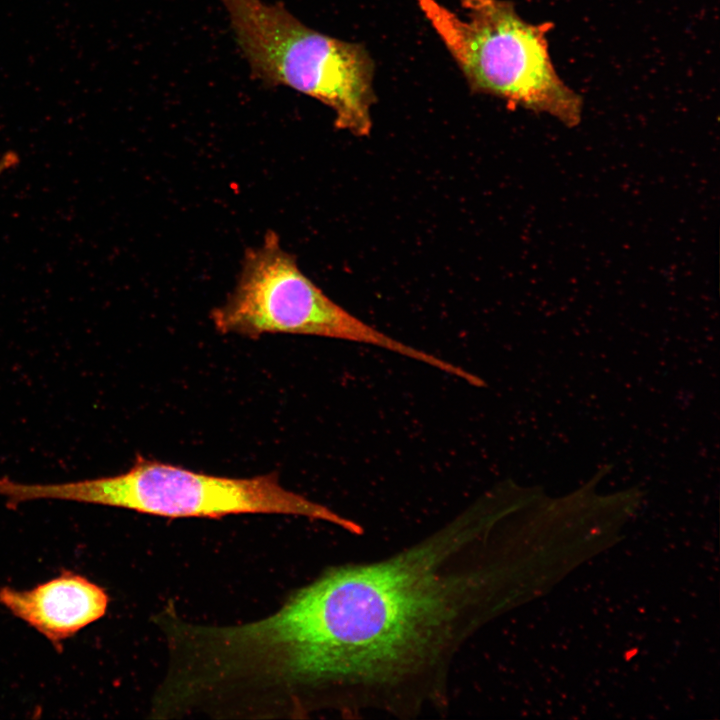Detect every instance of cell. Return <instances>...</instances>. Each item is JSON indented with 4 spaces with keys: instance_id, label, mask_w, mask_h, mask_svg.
I'll use <instances>...</instances> for the list:
<instances>
[{
    "instance_id": "6da1fadb",
    "label": "cell",
    "mask_w": 720,
    "mask_h": 720,
    "mask_svg": "<svg viewBox=\"0 0 720 720\" xmlns=\"http://www.w3.org/2000/svg\"><path fill=\"white\" fill-rule=\"evenodd\" d=\"M501 517L476 503L389 557L297 589L251 625L265 682L301 717L445 709L456 655L515 596Z\"/></svg>"
},
{
    "instance_id": "7a4b0ae2",
    "label": "cell",
    "mask_w": 720,
    "mask_h": 720,
    "mask_svg": "<svg viewBox=\"0 0 720 720\" xmlns=\"http://www.w3.org/2000/svg\"><path fill=\"white\" fill-rule=\"evenodd\" d=\"M10 501L54 499L124 508L168 518L280 514L322 520L361 535L363 528L329 507L286 489L277 473L234 478L196 472L137 455L117 475L52 484L11 481Z\"/></svg>"
},
{
    "instance_id": "3957f363",
    "label": "cell",
    "mask_w": 720,
    "mask_h": 720,
    "mask_svg": "<svg viewBox=\"0 0 720 720\" xmlns=\"http://www.w3.org/2000/svg\"><path fill=\"white\" fill-rule=\"evenodd\" d=\"M472 92L511 108L547 113L576 126L583 100L559 77L549 54L550 22L525 21L507 0H461L462 19L437 0H415Z\"/></svg>"
},
{
    "instance_id": "277c9868",
    "label": "cell",
    "mask_w": 720,
    "mask_h": 720,
    "mask_svg": "<svg viewBox=\"0 0 720 720\" xmlns=\"http://www.w3.org/2000/svg\"><path fill=\"white\" fill-rule=\"evenodd\" d=\"M221 2L256 79L267 88L286 86L327 105L338 129L369 134L375 65L362 44L309 28L280 2Z\"/></svg>"
},
{
    "instance_id": "5b68a950",
    "label": "cell",
    "mask_w": 720,
    "mask_h": 720,
    "mask_svg": "<svg viewBox=\"0 0 720 720\" xmlns=\"http://www.w3.org/2000/svg\"><path fill=\"white\" fill-rule=\"evenodd\" d=\"M210 318L223 334L333 338L386 349L448 374L455 371L453 363L398 341L330 299L302 273L274 231H268L258 247L247 249L234 291Z\"/></svg>"
},
{
    "instance_id": "8992f818",
    "label": "cell",
    "mask_w": 720,
    "mask_h": 720,
    "mask_svg": "<svg viewBox=\"0 0 720 720\" xmlns=\"http://www.w3.org/2000/svg\"><path fill=\"white\" fill-rule=\"evenodd\" d=\"M0 603L59 646L61 641L102 618L109 597L102 587L84 576L63 571L29 590L2 587Z\"/></svg>"
},
{
    "instance_id": "52a82bcc",
    "label": "cell",
    "mask_w": 720,
    "mask_h": 720,
    "mask_svg": "<svg viewBox=\"0 0 720 720\" xmlns=\"http://www.w3.org/2000/svg\"><path fill=\"white\" fill-rule=\"evenodd\" d=\"M4 172H5V168H4V166L0 163V177L4 174Z\"/></svg>"
}]
</instances>
